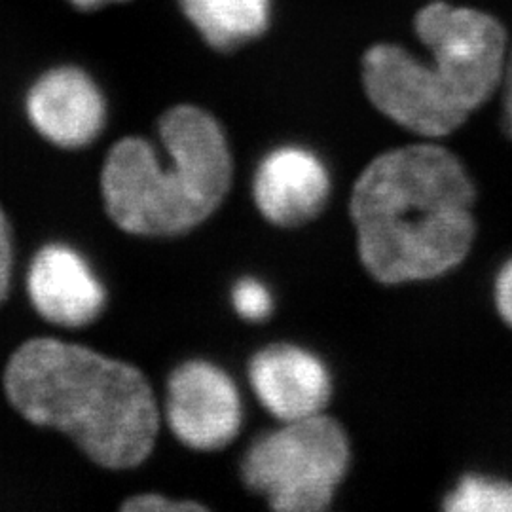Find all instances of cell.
I'll list each match as a JSON object with an SVG mask.
<instances>
[{
    "label": "cell",
    "mask_w": 512,
    "mask_h": 512,
    "mask_svg": "<svg viewBox=\"0 0 512 512\" xmlns=\"http://www.w3.org/2000/svg\"><path fill=\"white\" fill-rule=\"evenodd\" d=\"M475 196L465 165L448 148L410 145L372 160L349 202L366 272L403 285L458 268L475 241Z\"/></svg>",
    "instance_id": "6da1fadb"
},
{
    "label": "cell",
    "mask_w": 512,
    "mask_h": 512,
    "mask_svg": "<svg viewBox=\"0 0 512 512\" xmlns=\"http://www.w3.org/2000/svg\"><path fill=\"white\" fill-rule=\"evenodd\" d=\"M19 414L67 435L107 469H133L152 454L160 414L145 374L124 361L55 338L25 342L4 372Z\"/></svg>",
    "instance_id": "7a4b0ae2"
},
{
    "label": "cell",
    "mask_w": 512,
    "mask_h": 512,
    "mask_svg": "<svg viewBox=\"0 0 512 512\" xmlns=\"http://www.w3.org/2000/svg\"><path fill=\"white\" fill-rule=\"evenodd\" d=\"M169 154L164 164L141 137L110 148L101 190L110 219L135 236H179L209 219L232 184V154L219 122L205 110L179 105L160 120Z\"/></svg>",
    "instance_id": "3957f363"
},
{
    "label": "cell",
    "mask_w": 512,
    "mask_h": 512,
    "mask_svg": "<svg viewBox=\"0 0 512 512\" xmlns=\"http://www.w3.org/2000/svg\"><path fill=\"white\" fill-rule=\"evenodd\" d=\"M344 427L325 414L283 421L247 450L241 476L281 512L325 511L349 467Z\"/></svg>",
    "instance_id": "277c9868"
},
{
    "label": "cell",
    "mask_w": 512,
    "mask_h": 512,
    "mask_svg": "<svg viewBox=\"0 0 512 512\" xmlns=\"http://www.w3.org/2000/svg\"><path fill=\"white\" fill-rule=\"evenodd\" d=\"M416 33L433 55L440 88L469 118L501 86L509 57L503 25L478 10L433 2L420 10Z\"/></svg>",
    "instance_id": "5b68a950"
},
{
    "label": "cell",
    "mask_w": 512,
    "mask_h": 512,
    "mask_svg": "<svg viewBox=\"0 0 512 512\" xmlns=\"http://www.w3.org/2000/svg\"><path fill=\"white\" fill-rule=\"evenodd\" d=\"M363 82L376 109L423 137L450 135L467 120L440 88L431 65L399 46L370 48L363 59Z\"/></svg>",
    "instance_id": "8992f818"
},
{
    "label": "cell",
    "mask_w": 512,
    "mask_h": 512,
    "mask_svg": "<svg viewBox=\"0 0 512 512\" xmlns=\"http://www.w3.org/2000/svg\"><path fill=\"white\" fill-rule=\"evenodd\" d=\"M165 416L188 448L213 452L236 439L243 420L238 387L219 366L188 361L167 384Z\"/></svg>",
    "instance_id": "52a82bcc"
},
{
    "label": "cell",
    "mask_w": 512,
    "mask_h": 512,
    "mask_svg": "<svg viewBox=\"0 0 512 512\" xmlns=\"http://www.w3.org/2000/svg\"><path fill=\"white\" fill-rule=\"evenodd\" d=\"M25 112L33 128L55 147L82 148L105 128L107 101L84 69L57 65L31 84Z\"/></svg>",
    "instance_id": "ba28073f"
},
{
    "label": "cell",
    "mask_w": 512,
    "mask_h": 512,
    "mask_svg": "<svg viewBox=\"0 0 512 512\" xmlns=\"http://www.w3.org/2000/svg\"><path fill=\"white\" fill-rule=\"evenodd\" d=\"M27 291L46 321L67 329L90 325L107 302L105 289L86 258L61 243L46 245L35 255Z\"/></svg>",
    "instance_id": "9c48e42d"
},
{
    "label": "cell",
    "mask_w": 512,
    "mask_h": 512,
    "mask_svg": "<svg viewBox=\"0 0 512 512\" xmlns=\"http://www.w3.org/2000/svg\"><path fill=\"white\" fill-rule=\"evenodd\" d=\"M249 378L260 403L281 421L323 414L332 391L329 370L321 359L291 344L258 351L249 365Z\"/></svg>",
    "instance_id": "30bf717a"
},
{
    "label": "cell",
    "mask_w": 512,
    "mask_h": 512,
    "mask_svg": "<svg viewBox=\"0 0 512 512\" xmlns=\"http://www.w3.org/2000/svg\"><path fill=\"white\" fill-rule=\"evenodd\" d=\"M253 192L264 219L277 226H300L325 207L329 171L306 148H275L258 165Z\"/></svg>",
    "instance_id": "8fae6325"
},
{
    "label": "cell",
    "mask_w": 512,
    "mask_h": 512,
    "mask_svg": "<svg viewBox=\"0 0 512 512\" xmlns=\"http://www.w3.org/2000/svg\"><path fill=\"white\" fill-rule=\"evenodd\" d=\"M183 12L217 50L258 37L270 19V0H181Z\"/></svg>",
    "instance_id": "7c38bea8"
},
{
    "label": "cell",
    "mask_w": 512,
    "mask_h": 512,
    "mask_svg": "<svg viewBox=\"0 0 512 512\" xmlns=\"http://www.w3.org/2000/svg\"><path fill=\"white\" fill-rule=\"evenodd\" d=\"M444 511L512 512V484L494 476H463L446 495Z\"/></svg>",
    "instance_id": "4fadbf2b"
},
{
    "label": "cell",
    "mask_w": 512,
    "mask_h": 512,
    "mask_svg": "<svg viewBox=\"0 0 512 512\" xmlns=\"http://www.w3.org/2000/svg\"><path fill=\"white\" fill-rule=\"evenodd\" d=\"M232 302L239 315L247 321H262L274 308V298L270 289L255 277L239 279L232 291Z\"/></svg>",
    "instance_id": "5bb4252c"
},
{
    "label": "cell",
    "mask_w": 512,
    "mask_h": 512,
    "mask_svg": "<svg viewBox=\"0 0 512 512\" xmlns=\"http://www.w3.org/2000/svg\"><path fill=\"white\" fill-rule=\"evenodd\" d=\"M126 512H194L205 511L202 503L186 499H169L162 494H139L129 497L122 505Z\"/></svg>",
    "instance_id": "9a60e30c"
},
{
    "label": "cell",
    "mask_w": 512,
    "mask_h": 512,
    "mask_svg": "<svg viewBox=\"0 0 512 512\" xmlns=\"http://www.w3.org/2000/svg\"><path fill=\"white\" fill-rule=\"evenodd\" d=\"M12 266H14V249H12L10 224L0 209V304L4 302V298L10 291Z\"/></svg>",
    "instance_id": "2e32d148"
},
{
    "label": "cell",
    "mask_w": 512,
    "mask_h": 512,
    "mask_svg": "<svg viewBox=\"0 0 512 512\" xmlns=\"http://www.w3.org/2000/svg\"><path fill=\"white\" fill-rule=\"evenodd\" d=\"M495 306L503 321L512 327V258L495 279Z\"/></svg>",
    "instance_id": "e0dca14e"
},
{
    "label": "cell",
    "mask_w": 512,
    "mask_h": 512,
    "mask_svg": "<svg viewBox=\"0 0 512 512\" xmlns=\"http://www.w3.org/2000/svg\"><path fill=\"white\" fill-rule=\"evenodd\" d=\"M501 84H503V124H505L507 135L512 139V48L509 50Z\"/></svg>",
    "instance_id": "ac0fdd59"
},
{
    "label": "cell",
    "mask_w": 512,
    "mask_h": 512,
    "mask_svg": "<svg viewBox=\"0 0 512 512\" xmlns=\"http://www.w3.org/2000/svg\"><path fill=\"white\" fill-rule=\"evenodd\" d=\"M67 2L78 10L90 12V10H97V8H103V6L112 4V2H122V0H67Z\"/></svg>",
    "instance_id": "d6986e66"
}]
</instances>
